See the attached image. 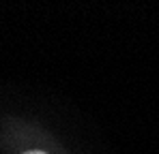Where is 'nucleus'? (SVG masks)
Here are the masks:
<instances>
[{
    "label": "nucleus",
    "instance_id": "1",
    "mask_svg": "<svg viewBox=\"0 0 159 154\" xmlns=\"http://www.w3.org/2000/svg\"><path fill=\"white\" fill-rule=\"evenodd\" d=\"M24 154H45V152H41V150H30V152H24Z\"/></svg>",
    "mask_w": 159,
    "mask_h": 154
}]
</instances>
